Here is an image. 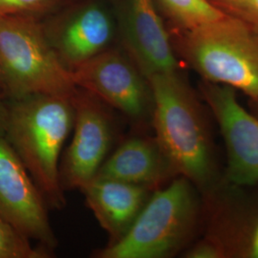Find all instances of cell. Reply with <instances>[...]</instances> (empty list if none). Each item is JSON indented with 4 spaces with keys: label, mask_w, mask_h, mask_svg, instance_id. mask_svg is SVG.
Wrapping results in <instances>:
<instances>
[{
    "label": "cell",
    "mask_w": 258,
    "mask_h": 258,
    "mask_svg": "<svg viewBox=\"0 0 258 258\" xmlns=\"http://www.w3.org/2000/svg\"><path fill=\"white\" fill-rule=\"evenodd\" d=\"M124 41L134 64L147 80L178 72V62L155 0H128Z\"/></svg>",
    "instance_id": "cell-10"
},
{
    "label": "cell",
    "mask_w": 258,
    "mask_h": 258,
    "mask_svg": "<svg viewBox=\"0 0 258 258\" xmlns=\"http://www.w3.org/2000/svg\"><path fill=\"white\" fill-rule=\"evenodd\" d=\"M246 256L258 258V219L254 223L246 244Z\"/></svg>",
    "instance_id": "cell-19"
},
{
    "label": "cell",
    "mask_w": 258,
    "mask_h": 258,
    "mask_svg": "<svg viewBox=\"0 0 258 258\" xmlns=\"http://www.w3.org/2000/svg\"><path fill=\"white\" fill-rule=\"evenodd\" d=\"M8 119V106L7 101L4 97L0 96V136L4 137Z\"/></svg>",
    "instance_id": "cell-20"
},
{
    "label": "cell",
    "mask_w": 258,
    "mask_h": 258,
    "mask_svg": "<svg viewBox=\"0 0 258 258\" xmlns=\"http://www.w3.org/2000/svg\"><path fill=\"white\" fill-rule=\"evenodd\" d=\"M0 72L6 100L32 94L72 99L78 87L31 15L0 17Z\"/></svg>",
    "instance_id": "cell-3"
},
{
    "label": "cell",
    "mask_w": 258,
    "mask_h": 258,
    "mask_svg": "<svg viewBox=\"0 0 258 258\" xmlns=\"http://www.w3.org/2000/svg\"><path fill=\"white\" fill-rule=\"evenodd\" d=\"M48 209L21 159L9 142L0 136V216L27 238L53 251L57 240Z\"/></svg>",
    "instance_id": "cell-8"
},
{
    "label": "cell",
    "mask_w": 258,
    "mask_h": 258,
    "mask_svg": "<svg viewBox=\"0 0 258 258\" xmlns=\"http://www.w3.org/2000/svg\"><path fill=\"white\" fill-rule=\"evenodd\" d=\"M81 190L102 229L109 234V244H113L131 228L149 198L150 188L95 177Z\"/></svg>",
    "instance_id": "cell-11"
},
{
    "label": "cell",
    "mask_w": 258,
    "mask_h": 258,
    "mask_svg": "<svg viewBox=\"0 0 258 258\" xmlns=\"http://www.w3.org/2000/svg\"><path fill=\"white\" fill-rule=\"evenodd\" d=\"M225 254L224 247L219 242L212 239L200 241L185 253V257L220 258Z\"/></svg>",
    "instance_id": "cell-18"
},
{
    "label": "cell",
    "mask_w": 258,
    "mask_h": 258,
    "mask_svg": "<svg viewBox=\"0 0 258 258\" xmlns=\"http://www.w3.org/2000/svg\"><path fill=\"white\" fill-rule=\"evenodd\" d=\"M70 71L77 87L130 119L144 120L152 115V94L147 78L119 52L104 50Z\"/></svg>",
    "instance_id": "cell-6"
},
{
    "label": "cell",
    "mask_w": 258,
    "mask_h": 258,
    "mask_svg": "<svg viewBox=\"0 0 258 258\" xmlns=\"http://www.w3.org/2000/svg\"><path fill=\"white\" fill-rule=\"evenodd\" d=\"M52 250L34 248L30 239L0 216V258H49Z\"/></svg>",
    "instance_id": "cell-15"
},
{
    "label": "cell",
    "mask_w": 258,
    "mask_h": 258,
    "mask_svg": "<svg viewBox=\"0 0 258 258\" xmlns=\"http://www.w3.org/2000/svg\"><path fill=\"white\" fill-rule=\"evenodd\" d=\"M198 215L192 183L180 176L149 196L128 231L95 252L97 258H166L187 243Z\"/></svg>",
    "instance_id": "cell-4"
},
{
    "label": "cell",
    "mask_w": 258,
    "mask_h": 258,
    "mask_svg": "<svg viewBox=\"0 0 258 258\" xmlns=\"http://www.w3.org/2000/svg\"><path fill=\"white\" fill-rule=\"evenodd\" d=\"M6 101L4 138L27 168L48 208L62 210L66 198L59 181V156L74 126L71 99L32 94Z\"/></svg>",
    "instance_id": "cell-1"
},
{
    "label": "cell",
    "mask_w": 258,
    "mask_h": 258,
    "mask_svg": "<svg viewBox=\"0 0 258 258\" xmlns=\"http://www.w3.org/2000/svg\"><path fill=\"white\" fill-rule=\"evenodd\" d=\"M174 172L156 140L131 138L103 162L95 177L118 180L148 188L162 184Z\"/></svg>",
    "instance_id": "cell-12"
},
{
    "label": "cell",
    "mask_w": 258,
    "mask_h": 258,
    "mask_svg": "<svg viewBox=\"0 0 258 258\" xmlns=\"http://www.w3.org/2000/svg\"><path fill=\"white\" fill-rule=\"evenodd\" d=\"M55 0H0V17L33 15L49 9Z\"/></svg>",
    "instance_id": "cell-17"
},
{
    "label": "cell",
    "mask_w": 258,
    "mask_h": 258,
    "mask_svg": "<svg viewBox=\"0 0 258 258\" xmlns=\"http://www.w3.org/2000/svg\"><path fill=\"white\" fill-rule=\"evenodd\" d=\"M250 105H251V108L254 112V115L258 118V99L256 100H251L250 101Z\"/></svg>",
    "instance_id": "cell-22"
},
{
    "label": "cell",
    "mask_w": 258,
    "mask_h": 258,
    "mask_svg": "<svg viewBox=\"0 0 258 258\" xmlns=\"http://www.w3.org/2000/svg\"><path fill=\"white\" fill-rule=\"evenodd\" d=\"M204 99L221 130L227 149V178L231 184L258 183V118L240 104L232 87L204 82Z\"/></svg>",
    "instance_id": "cell-9"
},
{
    "label": "cell",
    "mask_w": 258,
    "mask_h": 258,
    "mask_svg": "<svg viewBox=\"0 0 258 258\" xmlns=\"http://www.w3.org/2000/svg\"><path fill=\"white\" fill-rule=\"evenodd\" d=\"M0 96L4 97L6 99V90H5V85H4V82H3V78H2L1 72H0Z\"/></svg>",
    "instance_id": "cell-21"
},
{
    "label": "cell",
    "mask_w": 258,
    "mask_h": 258,
    "mask_svg": "<svg viewBox=\"0 0 258 258\" xmlns=\"http://www.w3.org/2000/svg\"><path fill=\"white\" fill-rule=\"evenodd\" d=\"M167 14L185 31L221 19L226 14L211 0H160Z\"/></svg>",
    "instance_id": "cell-14"
},
{
    "label": "cell",
    "mask_w": 258,
    "mask_h": 258,
    "mask_svg": "<svg viewBox=\"0 0 258 258\" xmlns=\"http://www.w3.org/2000/svg\"><path fill=\"white\" fill-rule=\"evenodd\" d=\"M225 14L239 19L258 37V0H211Z\"/></svg>",
    "instance_id": "cell-16"
},
{
    "label": "cell",
    "mask_w": 258,
    "mask_h": 258,
    "mask_svg": "<svg viewBox=\"0 0 258 258\" xmlns=\"http://www.w3.org/2000/svg\"><path fill=\"white\" fill-rule=\"evenodd\" d=\"M156 140L174 174L205 186L215 174L212 143L194 93L176 73L148 78Z\"/></svg>",
    "instance_id": "cell-2"
},
{
    "label": "cell",
    "mask_w": 258,
    "mask_h": 258,
    "mask_svg": "<svg viewBox=\"0 0 258 258\" xmlns=\"http://www.w3.org/2000/svg\"><path fill=\"white\" fill-rule=\"evenodd\" d=\"M114 25L108 12L97 4L79 11L65 25L56 42V53L72 69L106 50Z\"/></svg>",
    "instance_id": "cell-13"
},
{
    "label": "cell",
    "mask_w": 258,
    "mask_h": 258,
    "mask_svg": "<svg viewBox=\"0 0 258 258\" xmlns=\"http://www.w3.org/2000/svg\"><path fill=\"white\" fill-rule=\"evenodd\" d=\"M74 137L59 166L65 189H82L97 175L114 140V125L105 103L85 90L75 93Z\"/></svg>",
    "instance_id": "cell-7"
},
{
    "label": "cell",
    "mask_w": 258,
    "mask_h": 258,
    "mask_svg": "<svg viewBox=\"0 0 258 258\" xmlns=\"http://www.w3.org/2000/svg\"><path fill=\"white\" fill-rule=\"evenodd\" d=\"M184 52L205 82L258 99V37L229 15L186 31Z\"/></svg>",
    "instance_id": "cell-5"
}]
</instances>
